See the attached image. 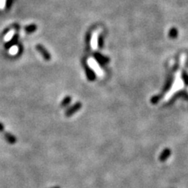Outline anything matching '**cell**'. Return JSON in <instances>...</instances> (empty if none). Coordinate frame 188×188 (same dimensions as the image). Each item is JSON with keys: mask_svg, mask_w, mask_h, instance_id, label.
Here are the masks:
<instances>
[{"mask_svg": "<svg viewBox=\"0 0 188 188\" xmlns=\"http://www.w3.org/2000/svg\"><path fill=\"white\" fill-rule=\"evenodd\" d=\"M87 63H88V65L90 67V68L93 70L94 72L96 73V75L99 76V77H103V70L100 68V67H99V65L98 64V63L96 62V60H94L93 58H89L88 61H87Z\"/></svg>", "mask_w": 188, "mask_h": 188, "instance_id": "cell-1", "label": "cell"}, {"mask_svg": "<svg viewBox=\"0 0 188 188\" xmlns=\"http://www.w3.org/2000/svg\"><path fill=\"white\" fill-rule=\"evenodd\" d=\"M98 38H99V31H93L91 36L90 45L92 49H96L98 47Z\"/></svg>", "mask_w": 188, "mask_h": 188, "instance_id": "cell-2", "label": "cell"}, {"mask_svg": "<svg viewBox=\"0 0 188 188\" xmlns=\"http://www.w3.org/2000/svg\"><path fill=\"white\" fill-rule=\"evenodd\" d=\"M37 49L39 51L40 53L43 56V57L45 58V60H49V59H50V55H49V52H47L46 49H45L42 45H37Z\"/></svg>", "mask_w": 188, "mask_h": 188, "instance_id": "cell-3", "label": "cell"}, {"mask_svg": "<svg viewBox=\"0 0 188 188\" xmlns=\"http://www.w3.org/2000/svg\"><path fill=\"white\" fill-rule=\"evenodd\" d=\"M80 107H81V103H76V104H74V106H72V107H70V108H69L68 110H67V112H66V114H67V116L71 115V114H74V112H76L77 110H79Z\"/></svg>", "mask_w": 188, "mask_h": 188, "instance_id": "cell-4", "label": "cell"}, {"mask_svg": "<svg viewBox=\"0 0 188 188\" xmlns=\"http://www.w3.org/2000/svg\"><path fill=\"white\" fill-rule=\"evenodd\" d=\"M14 33H15V30H10V31H9V32H8L7 34H6L5 35V38H4V40H5V42H9V40H10L12 38H13Z\"/></svg>", "mask_w": 188, "mask_h": 188, "instance_id": "cell-5", "label": "cell"}, {"mask_svg": "<svg viewBox=\"0 0 188 188\" xmlns=\"http://www.w3.org/2000/svg\"><path fill=\"white\" fill-rule=\"evenodd\" d=\"M5 138L8 139V141H9L10 143H14L15 141H16V139H15V137L13 136H12L11 134L9 133H5Z\"/></svg>", "mask_w": 188, "mask_h": 188, "instance_id": "cell-6", "label": "cell"}, {"mask_svg": "<svg viewBox=\"0 0 188 188\" xmlns=\"http://www.w3.org/2000/svg\"><path fill=\"white\" fill-rule=\"evenodd\" d=\"M18 47L16 46V45H14V46L11 47L10 49H9V53L12 55H15L16 54L17 52H18Z\"/></svg>", "mask_w": 188, "mask_h": 188, "instance_id": "cell-7", "label": "cell"}, {"mask_svg": "<svg viewBox=\"0 0 188 188\" xmlns=\"http://www.w3.org/2000/svg\"><path fill=\"white\" fill-rule=\"evenodd\" d=\"M5 4V0H0V8L3 9Z\"/></svg>", "mask_w": 188, "mask_h": 188, "instance_id": "cell-8", "label": "cell"}, {"mask_svg": "<svg viewBox=\"0 0 188 188\" xmlns=\"http://www.w3.org/2000/svg\"><path fill=\"white\" fill-rule=\"evenodd\" d=\"M70 97H67L65 99H64V101H63V103H62V105H66L67 104V103L70 102Z\"/></svg>", "mask_w": 188, "mask_h": 188, "instance_id": "cell-9", "label": "cell"}, {"mask_svg": "<svg viewBox=\"0 0 188 188\" xmlns=\"http://www.w3.org/2000/svg\"><path fill=\"white\" fill-rule=\"evenodd\" d=\"M2 129H3V126L2 124H0V130H2Z\"/></svg>", "mask_w": 188, "mask_h": 188, "instance_id": "cell-10", "label": "cell"}]
</instances>
